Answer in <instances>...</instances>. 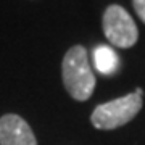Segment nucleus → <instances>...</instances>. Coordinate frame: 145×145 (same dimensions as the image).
I'll list each match as a JSON object with an SVG mask.
<instances>
[{
	"label": "nucleus",
	"mask_w": 145,
	"mask_h": 145,
	"mask_svg": "<svg viewBox=\"0 0 145 145\" xmlns=\"http://www.w3.org/2000/svg\"><path fill=\"white\" fill-rule=\"evenodd\" d=\"M103 32L106 39L119 48H129L139 39V31L132 16L119 5H110L105 10Z\"/></svg>",
	"instance_id": "7ed1b4c3"
},
{
	"label": "nucleus",
	"mask_w": 145,
	"mask_h": 145,
	"mask_svg": "<svg viewBox=\"0 0 145 145\" xmlns=\"http://www.w3.org/2000/svg\"><path fill=\"white\" fill-rule=\"evenodd\" d=\"M134 2L135 13L139 15V18L145 23V0H132Z\"/></svg>",
	"instance_id": "423d86ee"
},
{
	"label": "nucleus",
	"mask_w": 145,
	"mask_h": 145,
	"mask_svg": "<svg viewBox=\"0 0 145 145\" xmlns=\"http://www.w3.org/2000/svg\"><path fill=\"white\" fill-rule=\"evenodd\" d=\"M142 108V97L137 93H127L124 97L99 105L93 110L90 121L97 129H116L127 124Z\"/></svg>",
	"instance_id": "f03ea898"
},
{
	"label": "nucleus",
	"mask_w": 145,
	"mask_h": 145,
	"mask_svg": "<svg viewBox=\"0 0 145 145\" xmlns=\"http://www.w3.org/2000/svg\"><path fill=\"white\" fill-rule=\"evenodd\" d=\"M63 84L66 92L78 102L90 99L95 89V76L89 65L87 50L82 45H74L66 52L61 65Z\"/></svg>",
	"instance_id": "f257e3e1"
},
{
	"label": "nucleus",
	"mask_w": 145,
	"mask_h": 145,
	"mask_svg": "<svg viewBox=\"0 0 145 145\" xmlns=\"http://www.w3.org/2000/svg\"><path fill=\"white\" fill-rule=\"evenodd\" d=\"M135 93H137V95H140V97H142V95H144V90H142V89H135Z\"/></svg>",
	"instance_id": "0eeeda50"
},
{
	"label": "nucleus",
	"mask_w": 145,
	"mask_h": 145,
	"mask_svg": "<svg viewBox=\"0 0 145 145\" xmlns=\"http://www.w3.org/2000/svg\"><path fill=\"white\" fill-rule=\"evenodd\" d=\"M93 61L97 71L102 74H114L119 68L118 55L108 45H99L93 50Z\"/></svg>",
	"instance_id": "39448f33"
},
{
	"label": "nucleus",
	"mask_w": 145,
	"mask_h": 145,
	"mask_svg": "<svg viewBox=\"0 0 145 145\" xmlns=\"http://www.w3.org/2000/svg\"><path fill=\"white\" fill-rule=\"evenodd\" d=\"M0 145H37V140L21 116L3 114L0 118Z\"/></svg>",
	"instance_id": "20e7f679"
}]
</instances>
